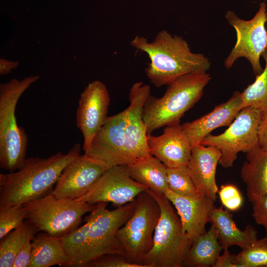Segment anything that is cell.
I'll return each instance as SVG.
<instances>
[{
	"label": "cell",
	"mask_w": 267,
	"mask_h": 267,
	"mask_svg": "<svg viewBox=\"0 0 267 267\" xmlns=\"http://www.w3.org/2000/svg\"><path fill=\"white\" fill-rule=\"evenodd\" d=\"M80 151V144L76 143L66 154L29 157L17 171L0 173V206L23 205L50 193L63 169Z\"/></svg>",
	"instance_id": "cell-1"
},
{
	"label": "cell",
	"mask_w": 267,
	"mask_h": 267,
	"mask_svg": "<svg viewBox=\"0 0 267 267\" xmlns=\"http://www.w3.org/2000/svg\"><path fill=\"white\" fill-rule=\"evenodd\" d=\"M130 44L148 55L150 62L145 73L157 88L188 73L206 72L211 66L209 59L202 53L192 52L182 37L173 36L166 30L159 31L152 42L136 35Z\"/></svg>",
	"instance_id": "cell-2"
},
{
	"label": "cell",
	"mask_w": 267,
	"mask_h": 267,
	"mask_svg": "<svg viewBox=\"0 0 267 267\" xmlns=\"http://www.w3.org/2000/svg\"><path fill=\"white\" fill-rule=\"evenodd\" d=\"M211 79L207 72L188 73L169 84L162 97L150 94L142 112L147 134L159 128L180 122L184 113L200 99Z\"/></svg>",
	"instance_id": "cell-3"
},
{
	"label": "cell",
	"mask_w": 267,
	"mask_h": 267,
	"mask_svg": "<svg viewBox=\"0 0 267 267\" xmlns=\"http://www.w3.org/2000/svg\"><path fill=\"white\" fill-rule=\"evenodd\" d=\"M39 76L13 79L0 85V167L9 172L18 170L26 159L28 136L19 127L15 109L19 97Z\"/></svg>",
	"instance_id": "cell-4"
},
{
	"label": "cell",
	"mask_w": 267,
	"mask_h": 267,
	"mask_svg": "<svg viewBox=\"0 0 267 267\" xmlns=\"http://www.w3.org/2000/svg\"><path fill=\"white\" fill-rule=\"evenodd\" d=\"M147 191L158 202L161 213L153 247L140 264L145 267H182L193 241L183 230L179 216L165 195Z\"/></svg>",
	"instance_id": "cell-5"
},
{
	"label": "cell",
	"mask_w": 267,
	"mask_h": 267,
	"mask_svg": "<svg viewBox=\"0 0 267 267\" xmlns=\"http://www.w3.org/2000/svg\"><path fill=\"white\" fill-rule=\"evenodd\" d=\"M23 206L27 211L26 219L38 231L59 237L79 227L83 216L95 207L87 202L56 198L51 192Z\"/></svg>",
	"instance_id": "cell-6"
},
{
	"label": "cell",
	"mask_w": 267,
	"mask_h": 267,
	"mask_svg": "<svg viewBox=\"0 0 267 267\" xmlns=\"http://www.w3.org/2000/svg\"><path fill=\"white\" fill-rule=\"evenodd\" d=\"M160 213L158 202L147 190L135 198L133 214L117 232L124 256L129 261L140 264L151 250Z\"/></svg>",
	"instance_id": "cell-7"
},
{
	"label": "cell",
	"mask_w": 267,
	"mask_h": 267,
	"mask_svg": "<svg viewBox=\"0 0 267 267\" xmlns=\"http://www.w3.org/2000/svg\"><path fill=\"white\" fill-rule=\"evenodd\" d=\"M262 113L254 108H243L223 133L210 134L200 144L218 148L221 153L219 164L224 168L232 167L240 152L247 153L259 146L258 130Z\"/></svg>",
	"instance_id": "cell-8"
},
{
	"label": "cell",
	"mask_w": 267,
	"mask_h": 267,
	"mask_svg": "<svg viewBox=\"0 0 267 267\" xmlns=\"http://www.w3.org/2000/svg\"><path fill=\"white\" fill-rule=\"evenodd\" d=\"M266 10V4L263 1L255 15L249 20L239 18L232 10L225 13L226 19L236 34V43L224 62L227 69L231 68L238 58L244 57L251 64L256 76L262 72L260 59L267 45Z\"/></svg>",
	"instance_id": "cell-9"
},
{
	"label": "cell",
	"mask_w": 267,
	"mask_h": 267,
	"mask_svg": "<svg viewBox=\"0 0 267 267\" xmlns=\"http://www.w3.org/2000/svg\"><path fill=\"white\" fill-rule=\"evenodd\" d=\"M107 203H98L93 210L94 217L88 235L89 263L108 254L124 256L117 232L133 214L135 199L113 210L106 209Z\"/></svg>",
	"instance_id": "cell-10"
},
{
	"label": "cell",
	"mask_w": 267,
	"mask_h": 267,
	"mask_svg": "<svg viewBox=\"0 0 267 267\" xmlns=\"http://www.w3.org/2000/svg\"><path fill=\"white\" fill-rule=\"evenodd\" d=\"M127 108L107 117L84 154L104 171L114 166H127L125 154Z\"/></svg>",
	"instance_id": "cell-11"
},
{
	"label": "cell",
	"mask_w": 267,
	"mask_h": 267,
	"mask_svg": "<svg viewBox=\"0 0 267 267\" xmlns=\"http://www.w3.org/2000/svg\"><path fill=\"white\" fill-rule=\"evenodd\" d=\"M148 188L133 179L127 166H114L103 174L77 201L95 204L112 203L118 207L134 201Z\"/></svg>",
	"instance_id": "cell-12"
},
{
	"label": "cell",
	"mask_w": 267,
	"mask_h": 267,
	"mask_svg": "<svg viewBox=\"0 0 267 267\" xmlns=\"http://www.w3.org/2000/svg\"><path fill=\"white\" fill-rule=\"evenodd\" d=\"M106 86L101 81L90 82L81 93L76 111V125L84 137V153L106 121L110 104Z\"/></svg>",
	"instance_id": "cell-13"
},
{
	"label": "cell",
	"mask_w": 267,
	"mask_h": 267,
	"mask_svg": "<svg viewBox=\"0 0 267 267\" xmlns=\"http://www.w3.org/2000/svg\"><path fill=\"white\" fill-rule=\"evenodd\" d=\"M150 94V87L141 81L134 83L130 89L125 129V154L127 166L150 154L146 127L142 117L144 105Z\"/></svg>",
	"instance_id": "cell-14"
},
{
	"label": "cell",
	"mask_w": 267,
	"mask_h": 267,
	"mask_svg": "<svg viewBox=\"0 0 267 267\" xmlns=\"http://www.w3.org/2000/svg\"><path fill=\"white\" fill-rule=\"evenodd\" d=\"M104 172L84 154L80 155L65 167L51 192L58 198L76 200L85 194Z\"/></svg>",
	"instance_id": "cell-15"
},
{
	"label": "cell",
	"mask_w": 267,
	"mask_h": 267,
	"mask_svg": "<svg viewBox=\"0 0 267 267\" xmlns=\"http://www.w3.org/2000/svg\"><path fill=\"white\" fill-rule=\"evenodd\" d=\"M149 153L169 168L187 166L192 147L180 122L165 126L159 136L147 134Z\"/></svg>",
	"instance_id": "cell-16"
},
{
	"label": "cell",
	"mask_w": 267,
	"mask_h": 267,
	"mask_svg": "<svg viewBox=\"0 0 267 267\" xmlns=\"http://www.w3.org/2000/svg\"><path fill=\"white\" fill-rule=\"evenodd\" d=\"M174 206L180 219L183 230L193 241L204 233L215 207V201L202 194L186 196L169 189L164 194Z\"/></svg>",
	"instance_id": "cell-17"
},
{
	"label": "cell",
	"mask_w": 267,
	"mask_h": 267,
	"mask_svg": "<svg viewBox=\"0 0 267 267\" xmlns=\"http://www.w3.org/2000/svg\"><path fill=\"white\" fill-rule=\"evenodd\" d=\"M242 108L241 92L235 91L227 101L216 106L209 113L183 123L182 129L191 147L200 144L215 129L229 126Z\"/></svg>",
	"instance_id": "cell-18"
},
{
	"label": "cell",
	"mask_w": 267,
	"mask_h": 267,
	"mask_svg": "<svg viewBox=\"0 0 267 267\" xmlns=\"http://www.w3.org/2000/svg\"><path fill=\"white\" fill-rule=\"evenodd\" d=\"M221 157V152L216 147L199 144L192 147L187 165L198 193L215 201L219 191L216 180V169Z\"/></svg>",
	"instance_id": "cell-19"
},
{
	"label": "cell",
	"mask_w": 267,
	"mask_h": 267,
	"mask_svg": "<svg viewBox=\"0 0 267 267\" xmlns=\"http://www.w3.org/2000/svg\"><path fill=\"white\" fill-rule=\"evenodd\" d=\"M217 230L218 239L223 249L237 246L243 249L258 239V233L251 225L242 230L235 224L230 211L222 207L213 210L210 221Z\"/></svg>",
	"instance_id": "cell-20"
},
{
	"label": "cell",
	"mask_w": 267,
	"mask_h": 267,
	"mask_svg": "<svg viewBox=\"0 0 267 267\" xmlns=\"http://www.w3.org/2000/svg\"><path fill=\"white\" fill-rule=\"evenodd\" d=\"M240 176L250 202L267 194V149L259 146L247 152Z\"/></svg>",
	"instance_id": "cell-21"
},
{
	"label": "cell",
	"mask_w": 267,
	"mask_h": 267,
	"mask_svg": "<svg viewBox=\"0 0 267 267\" xmlns=\"http://www.w3.org/2000/svg\"><path fill=\"white\" fill-rule=\"evenodd\" d=\"M127 167L131 178L148 189L162 194L169 189L166 167L151 154Z\"/></svg>",
	"instance_id": "cell-22"
},
{
	"label": "cell",
	"mask_w": 267,
	"mask_h": 267,
	"mask_svg": "<svg viewBox=\"0 0 267 267\" xmlns=\"http://www.w3.org/2000/svg\"><path fill=\"white\" fill-rule=\"evenodd\" d=\"M32 258L29 267H68L69 259L60 237L44 232L37 233L31 241Z\"/></svg>",
	"instance_id": "cell-23"
},
{
	"label": "cell",
	"mask_w": 267,
	"mask_h": 267,
	"mask_svg": "<svg viewBox=\"0 0 267 267\" xmlns=\"http://www.w3.org/2000/svg\"><path fill=\"white\" fill-rule=\"evenodd\" d=\"M223 249L215 227L210 229L195 239L182 263V267H214Z\"/></svg>",
	"instance_id": "cell-24"
},
{
	"label": "cell",
	"mask_w": 267,
	"mask_h": 267,
	"mask_svg": "<svg viewBox=\"0 0 267 267\" xmlns=\"http://www.w3.org/2000/svg\"><path fill=\"white\" fill-rule=\"evenodd\" d=\"M93 217L92 211L84 224L60 237L69 259L68 267H85L89 263V230Z\"/></svg>",
	"instance_id": "cell-25"
},
{
	"label": "cell",
	"mask_w": 267,
	"mask_h": 267,
	"mask_svg": "<svg viewBox=\"0 0 267 267\" xmlns=\"http://www.w3.org/2000/svg\"><path fill=\"white\" fill-rule=\"evenodd\" d=\"M38 230L27 220L19 226L9 232L0 239V267H13L20 250L29 240H32Z\"/></svg>",
	"instance_id": "cell-26"
},
{
	"label": "cell",
	"mask_w": 267,
	"mask_h": 267,
	"mask_svg": "<svg viewBox=\"0 0 267 267\" xmlns=\"http://www.w3.org/2000/svg\"><path fill=\"white\" fill-rule=\"evenodd\" d=\"M265 61L262 72L241 93L243 108L250 107L262 112L267 111V50L262 55Z\"/></svg>",
	"instance_id": "cell-27"
},
{
	"label": "cell",
	"mask_w": 267,
	"mask_h": 267,
	"mask_svg": "<svg viewBox=\"0 0 267 267\" xmlns=\"http://www.w3.org/2000/svg\"><path fill=\"white\" fill-rule=\"evenodd\" d=\"M166 174L169 189L173 192L186 196H194L199 194L187 166L173 168L166 167Z\"/></svg>",
	"instance_id": "cell-28"
},
{
	"label": "cell",
	"mask_w": 267,
	"mask_h": 267,
	"mask_svg": "<svg viewBox=\"0 0 267 267\" xmlns=\"http://www.w3.org/2000/svg\"><path fill=\"white\" fill-rule=\"evenodd\" d=\"M235 258L240 267H267V236L242 249Z\"/></svg>",
	"instance_id": "cell-29"
},
{
	"label": "cell",
	"mask_w": 267,
	"mask_h": 267,
	"mask_svg": "<svg viewBox=\"0 0 267 267\" xmlns=\"http://www.w3.org/2000/svg\"><path fill=\"white\" fill-rule=\"evenodd\" d=\"M26 214L23 205L0 206V239L21 225Z\"/></svg>",
	"instance_id": "cell-30"
},
{
	"label": "cell",
	"mask_w": 267,
	"mask_h": 267,
	"mask_svg": "<svg viewBox=\"0 0 267 267\" xmlns=\"http://www.w3.org/2000/svg\"><path fill=\"white\" fill-rule=\"evenodd\" d=\"M218 194L222 205L230 211H236L243 204V197L238 187L234 184H225L221 186Z\"/></svg>",
	"instance_id": "cell-31"
},
{
	"label": "cell",
	"mask_w": 267,
	"mask_h": 267,
	"mask_svg": "<svg viewBox=\"0 0 267 267\" xmlns=\"http://www.w3.org/2000/svg\"><path fill=\"white\" fill-rule=\"evenodd\" d=\"M85 267H145L144 265L129 261L119 254H108L96 258L89 263Z\"/></svg>",
	"instance_id": "cell-32"
},
{
	"label": "cell",
	"mask_w": 267,
	"mask_h": 267,
	"mask_svg": "<svg viewBox=\"0 0 267 267\" xmlns=\"http://www.w3.org/2000/svg\"><path fill=\"white\" fill-rule=\"evenodd\" d=\"M253 217L258 224L264 227L267 236V194L253 199Z\"/></svg>",
	"instance_id": "cell-33"
},
{
	"label": "cell",
	"mask_w": 267,
	"mask_h": 267,
	"mask_svg": "<svg viewBox=\"0 0 267 267\" xmlns=\"http://www.w3.org/2000/svg\"><path fill=\"white\" fill-rule=\"evenodd\" d=\"M31 241L29 240L16 255L13 267H30L32 251Z\"/></svg>",
	"instance_id": "cell-34"
},
{
	"label": "cell",
	"mask_w": 267,
	"mask_h": 267,
	"mask_svg": "<svg viewBox=\"0 0 267 267\" xmlns=\"http://www.w3.org/2000/svg\"><path fill=\"white\" fill-rule=\"evenodd\" d=\"M223 250V253L218 257L214 267H240L236 262L235 255L230 254L228 248Z\"/></svg>",
	"instance_id": "cell-35"
},
{
	"label": "cell",
	"mask_w": 267,
	"mask_h": 267,
	"mask_svg": "<svg viewBox=\"0 0 267 267\" xmlns=\"http://www.w3.org/2000/svg\"><path fill=\"white\" fill-rule=\"evenodd\" d=\"M259 146L267 149V111L263 112L258 130Z\"/></svg>",
	"instance_id": "cell-36"
},
{
	"label": "cell",
	"mask_w": 267,
	"mask_h": 267,
	"mask_svg": "<svg viewBox=\"0 0 267 267\" xmlns=\"http://www.w3.org/2000/svg\"><path fill=\"white\" fill-rule=\"evenodd\" d=\"M18 65V61H10L1 58L0 59V74L4 75L9 73Z\"/></svg>",
	"instance_id": "cell-37"
},
{
	"label": "cell",
	"mask_w": 267,
	"mask_h": 267,
	"mask_svg": "<svg viewBox=\"0 0 267 267\" xmlns=\"http://www.w3.org/2000/svg\"><path fill=\"white\" fill-rule=\"evenodd\" d=\"M266 22H267V10H266Z\"/></svg>",
	"instance_id": "cell-38"
},
{
	"label": "cell",
	"mask_w": 267,
	"mask_h": 267,
	"mask_svg": "<svg viewBox=\"0 0 267 267\" xmlns=\"http://www.w3.org/2000/svg\"><path fill=\"white\" fill-rule=\"evenodd\" d=\"M266 50H267V48H266Z\"/></svg>",
	"instance_id": "cell-39"
}]
</instances>
